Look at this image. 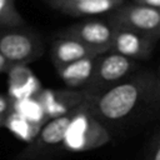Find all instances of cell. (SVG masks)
<instances>
[{
    "label": "cell",
    "instance_id": "1",
    "mask_svg": "<svg viewBox=\"0 0 160 160\" xmlns=\"http://www.w3.org/2000/svg\"><path fill=\"white\" fill-rule=\"evenodd\" d=\"M85 104L111 138L128 132L158 116L159 76L149 69H139L106 91L86 96Z\"/></svg>",
    "mask_w": 160,
    "mask_h": 160
},
{
    "label": "cell",
    "instance_id": "2",
    "mask_svg": "<svg viewBox=\"0 0 160 160\" xmlns=\"http://www.w3.org/2000/svg\"><path fill=\"white\" fill-rule=\"evenodd\" d=\"M110 140L111 136L108 130L90 114L84 101L71 112L65 129L62 148L70 152H84L101 148Z\"/></svg>",
    "mask_w": 160,
    "mask_h": 160
},
{
    "label": "cell",
    "instance_id": "3",
    "mask_svg": "<svg viewBox=\"0 0 160 160\" xmlns=\"http://www.w3.org/2000/svg\"><path fill=\"white\" fill-rule=\"evenodd\" d=\"M44 49L41 36L26 25L0 28V54L9 65H29L44 54Z\"/></svg>",
    "mask_w": 160,
    "mask_h": 160
},
{
    "label": "cell",
    "instance_id": "4",
    "mask_svg": "<svg viewBox=\"0 0 160 160\" xmlns=\"http://www.w3.org/2000/svg\"><path fill=\"white\" fill-rule=\"evenodd\" d=\"M136 70H139L138 61L111 51L104 52L96 56L92 74L81 90L86 96L99 95L119 84Z\"/></svg>",
    "mask_w": 160,
    "mask_h": 160
},
{
    "label": "cell",
    "instance_id": "5",
    "mask_svg": "<svg viewBox=\"0 0 160 160\" xmlns=\"http://www.w3.org/2000/svg\"><path fill=\"white\" fill-rule=\"evenodd\" d=\"M105 20L114 29H125L151 39L160 38V10L144 5L122 2L115 10L109 12Z\"/></svg>",
    "mask_w": 160,
    "mask_h": 160
},
{
    "label": "cell",
    "instance_id": "6",
    "mask_svg": "<svg viewBox=\"0 0 160 160\" xmlns=\"http://www.w3.org/2000/svg\"><path fill=\"white\" fill-rule=\"evenodd\" d=\"M71 112L60 118L46 121L39 134L32 141L28 144L24 151L18 156V160H44L49 159L50 155L59 148L62 146V139L65 129L69 124Z\"/></svg>",
    "mask_w": 160,
    "mask_h": 160
},
{
    "label": "cell",
    "instance_id": "7",
    "mask_svg": "<svg viewBox=\"0 0 160 160\" xmlns=\"http://www.w3.org/2000/svg\"><path fill=\"white\" fill-rule=\"evenodd\" d=\"M112 32V26L105 19H86L65 28L58 35L74 38L100 55L109 51Z\"/></svg>",
    "mask_w": 160,
    "mask_h": 160
},
{
    "label": "cell",
    "instance_id": "8",
    "mask_svg": "<svg viewBox=\"0 0 160 160\" xmlns=\"http://www.w3.org/2000/svg\"><path fill=\"white\" fill-rule=\"evenodd\" d=\"M156 42L158 40L139 32L125 29H114L109 51L135 61L148 60L152 55Z\"/></svg>",
    "mask_w": 160,
    "mask_h": 160
},
{
    "label": "cell",
    "instance_id": "9",
    "mask_svg": "<svg viewBox=\"0 0 160 160\" xmlns=\"http://www.w3.org/2000/svg\"><path fill=\"white\" fill-rule=\"evenodd\" d=\"M40 102L48 120L72 112L81 105L86 95L82 90L75 89H41L35 96Z\"/></svg>",
    "mask_w": 160,
    "mask_h": 160
},
{
    "label": "cell",
    "instance_id": "10",
    "mask_svg": "<svg viewBox=\"0 0 160 160\" xmlns=\"http://www.w3.org/2000/svg\"><path fill=\"white\" fill-rule=\"evenodd\" d=\"M8 74V98L10 100H21L35 98L41 88V82L34 71L25 64L10 65Z\"/></svg>",
    "mask_w": 160,
    "mask_h": 160
},
{
    "label": "cell",
    "instance_id": "11",
    "mask_svg": "<svg viewBox=\"0 0 160 160\" xmlns=\"http://www.w3.org/2000/svg\"><path fill=\"white\" fill-rule=\"evenodd\" d=\"M98 55H99L98 52H95L92 49L80 42L79 40L74 38L59 36V35L52 41L51 51H50L51 62L55 66V69L88 56H98Z\"/></svg>",
    "mask_w": 160,
    "mask_h": 160
},
{
    "label": "cell",
    "instance_id": "12",
    "mask_svg": "<svg viewBox=\"0 0 160 160\" xmlns=\"http://www.w3.org/2000/svg\"><path fill=\"white\" fill-rule=\"evenodd\" d=\"M95 60H96V56H88V58L72 61L70 64L58 68L56 69L58 75L69 89L81 90L85 86V84L89 81L92 74Z\"/></svg>",
    "mask_w": 160,
    "mask_h": 160
},
{
    "label": "cell",
    "instance_id": "13",
    "mask_svg": "<svg viewBox=\"0 0 160 160\" xmlns=\"http://www.w3.org/2000/svg\"><path fill=\"white\" fill-rule=\"evenodd\" d=\"M122 2H125V0H78L75 2L62 5L56 10L71 16L91 18L98 15H108Z\"/></svg>",
    "mask_w": 160,
    "mask_h": 160
},
{
    "label": "cell",
    "instance_id": "14",
    "mask_svg": "<svg viewBox=\"0 0 160 160\" xmlns=\"http://www.w3.org/2000/svg\"><path fill=\"white\" fill-rule=\"evenodd\" d=\"M2 128H6L15 138H18L19 140L25 141L28 144L35 139V136L39 134V131L41 129L40 125L30 122L29 120L20 116L11 109H9V111L4 116V126Z\"/></svg>",
    "mask_w": 160,
    "mask_h": 160
},
{
    "label": "cell",
    "instance_id": "15",
    "mask_svg": "<svg viewBox=\"0 0 160 160\" xmlns=\"http://www.w3.org/2000/svg\"><path fill=\"white\" fill-rule=\"evenodd\" d=\"M10 109L25 118L32 124L42 126L48 120L40 102L36 98H28L21 100H10Z\"/></svg>",
    "mask_w": 160,
    "mask_h": 160
},
{
    "label": "cell",
    "instance_id": "16",
    "mask_svg": "<svg viewBox=\"0 0 160 160\" xmlns=\"http://www.w3.org/2000/svg\"><path fill=\"white\" fill-rule=\"evenodd\" d=\"M22 25H25V20L18 10L15 0H0V28Z\"/></svg>",
    "mask_w": 160,
    "mask_h": 160
},
{
    "label": "cell",
    "instance_id": "17",
    "mask_svg": "<svg viewBox=\"0 0 160 160\" xmlns=\"http://www.w3.org/2000/svg\"><path fill=\"white\" fill-rule=\"evenodd\" d=\"M148 160H160V139H159V132L156 131L152 139V144L150 146L149 151V159Z\"/></svg>",
    "mask_w": 160,
    "mask_h": 160
},
{
    "label": "cell",
    "instance_id": "18",
    "mask_svg": "<svg viewBox=\"0 0 160 160\" xmlns=\"http://www.w3.org/2000/svg\"><path fill=\"white\" fill-rule=\"evenodd\" d=\"M10 109V99L6 95L0 94V116L5 115Z\"/></svg>",
    "mask_w": 160,
    "mask_h": 160
},
{
    "label": "cell",
    "instance_id": "19",
    "mask_svg": "<svg viewBox=\"0 0 160 160\" xmlns=\"http://www.w3.org/2000/svg\"><path fill=\"white\" fill-rule=\"evenodd\" d=\"M135 4L139 5H144L148 8H152V9H159L160 10V0H131Z\"/></svg>",
    "mask_w": 160,
    "mask_h": 160
},
{
    "label": "cell",
    "instance_id": "20",
    "mask_svg": "<svg viewBox=\"0 0 160 160\" xmlns=\"http://www.w3.org/2000/svg\"><path fill=\"white\" fill-rule=\"evenodd\" d=\"M75 1H78V0H48L49 5L51 8H54V9H58V8L62 6V5L71 4V2H75Z\"/></svg>",
    "mask_w": 160,
    "mask_h": 160
},
{
    "label": "cell",
    "instance_id": "21",
    "mask_svg": "<svg viewBox=\"0 0 160 160\" xmlns=\"http://www.w3.org/2000/svg\"><path fill=\"white\" fill-rule=\"evenodd\" d=\"M9 66H10L9 62H8V61L2 58V55L0 54V74H1V72H6V70L9 69Z\"/></svg>",
    "mask_w": 160,
    "mask_h": 160
},
{
    "label": "cell",
    "instance_id": "22",
    "mask_svg": "<svg viewBox=\"0 0 160 160\" xmlns=\"http://www.w3.org/2000/svg\"><path fill=\"white\" fill-rule=\"evenodd\" d=\"M4 116H5V115L0 116V128H2V126H4Z\"/></svg>",
    "mask_w": 160,
    "mask_h": 160
}]
</instances>
